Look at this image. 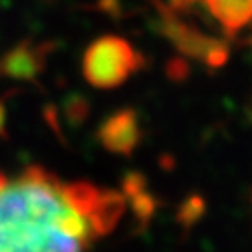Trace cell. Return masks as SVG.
Returning a JSON list of instances; mask_svg holds the SVG:
<instances>
[{"instance_id": "1", "label": "cell", "mask_w": 252, "mask_h": 252, "mask_svg": "<svg viewBox=\"0 0 252 252\" xmlns=\"http://www.w3.org/2000/svg\"><path fill=\"white\" fill-rule=\"evenodd\" d=\"M125 213L119 191L42 167L0 171V252H88Z\"/></svg>"}, {"instance_id": "2", "label": "cell", "mask_w": 252, "mask_h": 252, "mask_svg": "<svg viewBox=\"0 0 252 252\" xmlns=\"http://www.w3.org/2000/svg\"><path fill=\"white\" fill-rule=\"evenodd\" d=\"M143 64V56L125 38L101 36L88 46L82 60V72L90 86L113 90L137 74Z\"/></svg>"}, {"instance_id": "3", "label": "cell", "mask_w": 252, "mask_h": 252, "mask_svg": "<svg viewBox=\"0 0 252 252\" xmlns=\"http://www.w3.org/2000/svg\"><path fill=\"white\" fill-rule=\"evenodd\" d=\"M159 10V30L175 44V48L195 60H203L209 68H220L228 60V46L217 38L203 34L193 24L185 22L179 14L169 10L161 0H155Z\"/></svg>"}, {"instance_id": "4", "label": "cell", "mask_w": 252, "mask_h": 252, "mask_svg": "<svg viewBox=\"0 0 252 252\" xmlns=\"http://www.w3.org/2000/svg\"><path fill=\"white\" fill-rule=\"evenodd\" d=\"M50 50L52 44H34L32 40H22L0 58V78L36 80V76L46 68Z\"/></svg>"}, {"instance_id": "5", "label": "cell", "mask_w": 252, "mask_h": 252, "mask_svg": "<svg viewBox=\"0 0 252 252\" xmlns=\"http://www.w3.org/2000/svg\"><path fill=\"white\" fill-rule=\"evenodd\" d=\"M139 121L135 111L123 109L113 113L99 127V137L105 149L121 155H129L139 143Z\"/></svg>"}, {"instance_id": "6", "label": "cell", "mask_w": 252, "mask_h": 252, "mask_svg": "<svg viewBox=\"0 0 252 252\" xmlns=\"http://www.w3.org/2000/svg\"><path fill=\"white\" fill-rule=\"evenodd\" d=\"M203 2L226 36H234L248 22H252V0H203Z\"/></svg>"}, {"instance_id": "7", "label": "cell", "mask_w": 252, "mask_h": 252, "mask_svg": "<svg viewBox=\"0 0 252 252\" xmlns=\"http://www.w3.org/2000/svg\"><path fill=\"white\" fill-rule=\"evenodd\" d=\"M197 2H201V0H169V10H173L175 14H179L181 10H187L189 6H193V4H197Z\"/></svg>"}]
</instances>
